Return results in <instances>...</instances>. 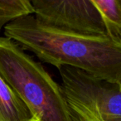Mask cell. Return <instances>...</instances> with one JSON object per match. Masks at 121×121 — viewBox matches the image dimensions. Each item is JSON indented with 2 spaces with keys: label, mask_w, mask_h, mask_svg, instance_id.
Returning <instances> with one entry per match:
<instances>
[{
  "label": "cell",
  "mask_w": 121,
  "mask_h": 121,
  "mask_svg": "<svg viewBox=\"0 0 121 121\" xmlns=\"http://www.w3.org/2000/svg\"><path fill=\"white\" fill-rule=\"evenodd\" d=\"M4 34L22 49L33 52L42 61L58 69L69 66L107 82H121L119 40L56 30L31 15L8 24Z\"/></svg>",
  "instance_id": "1"
},
{
  "label": "cell",
  "mask_w": 121,
  "mask_h": 121,
  "mask_svg": "<svg viewBox=\"0 0 121 121\" xmlns=\"http://www.w3.org/2000/svg\"><path fill=\"white\" fill-rule=\"evenodd\" d=\"M0 76L39 121H71L61 86L6 37H0Z\"/></svg>",
  "instance_id": "2"
},
{
  "label": "cell",
  "mask_w": 121,
  "mask_h": 121,
  "mask_svg": "<svg viewBox=\"0 0 121 121\" xmlns=\"http://www.w3.org/2000/svg\"><path fill=\"white\" fill-rule=\"evenodd\" d=\"M59 71L71 121H121L119 85L69 66Z\"/></svg>",
  "instance_id": "3"
},
{
  "label": "cell",
  "mask_w": 121,
  "mask_h": 121,
  "mask_svg": "<svg viewBox=\"0 0 121 121\" xmlns=\"http://www.w3.org/2000/svg\"><path fill=\"white\" fill-rule=\"evenodd\" d=\"M35 18L46 27L89 37H109L93 0H34Z\"/></svg>",
  "instance_id": "4"
},
{
  "label": "cell",
  "mask_w": 121,
  "mask_h": 121,
  "mask_svg": "<svg viewBox=\"0 0 121 121\" xmlns=\"http://www.w3.org/2000/svg\"><path fill=\"white\" fill-rule=\"evenodd\" d=\"M0 121H39L1 76Z\"/></svg>",
  "instance_id": "5"
},
{
  "label": "cell",
  "mask_w": 121,
  "mask_h": 121,
  "mask_svg": "<svg viewBox=\"0 0 121 121\" xmlns=\"http://www.w3.org/2000/svg\"><path fill=\"white\" fill-rule=\"evenodd\" d=\"M100 13L108 36L121 41V0H93Z\"/></svg>",
  "instance_id": "6"
},
{
  "label": "cell",
  "mask_w": 121,
  "mask_h": 121,
  "mask_svg": "<svg viewBox=\"0 0 121 121\" xmlns=\"http://www.w3.org/2000/svg\"><path fill=\"white\" fill-rule=\"evenodd\" d=\"M32 13H34V8L31 1L0 0V32L8 24Z\"/></svg>",
  "instance_id": "7"
},
{
  "label": "cell",
  "mask_w": 121,
  "mask_h": 121,
  "mask_svg": "<svg viewBox=\"0 0 121 121\" xmlns=\"http://www.w3.org/2000/svg\"><path fill=\"white\" fill-rule=\"evenodd\" d=\"M119 90H120V91H121V82L119 84Z\"/></svg>",
  "instance_id": "8"
}]
</instances>
